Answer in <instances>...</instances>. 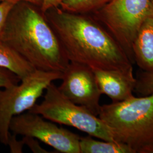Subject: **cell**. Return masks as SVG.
Instances as JSON below:
<instances>
[{
    "label": "cell",
    "instance_id": "cell-9",
    "mask_svg": "<svg viewBox=\"0 0 153 153\" xmlns=\"http://www.w3.org/2000/svg\"><path fill=\"white\" fill-rule=\"evenodd\" d=\"M102 94H105L112 102H120L133 96L136 78L133 71L93 69Z\"/></svg>",
    "mask_w": 153,
    "mask_h": 153
},
{
    "label": "cell",
    "instance_id": "cell-16",
    "mask_svg": "<svg viewBox=\"0 0 153 153\" xmlns=\"http://www.w3.org/2000/svg\"><path fill=\"white\" fill-rule=\"evenodd\" d=\"M16 4L9 2H0V40L8 16Z\"/></svg>",
    "mask_w": 153,
    "mask_h": 153
},
{
    "label": "cell",
    "instance_id": "cell-5",
    "mask_svg": "<svg viewBox=\"0 0 153 153\" xmlns=\"http://www.w3.org/2000/svg\"><path fill=\"white\" fill-rule=\"evenodd\" d=\"M62 76L60 71L36 69L20 85L0 90V142L7 145L11 119L31 109L49 85Z\"/></svg>",
    "mask_w": 153,
    "mask_h": 153
},
{
    "label": "cell",
    "instance_id": "cell-17",
    "mask_svg": "<svg viewBox=\"0 0 153 153\" xmlns=\"http://www.w3.org/2000/svg\"><path fill=\"white\" fill-rule=\"evenodd\" d=\"M16 134L10 133L7 145L9 146L11 153H22V149L25 145L23 140L18 141Z\"/></svg>",
    "mask_w": 153,
    "mask_h": 153
},
{
    "label": "cell",
    "instance_id": "cell-11",
    "mask_svg": "<svg viewBox=\"0 0 153 153\" xmlns=\"http://www.w3.org/2000/svg\"><path fill=\"white\" fill-rule=\"evenodd\" d=\"M0 68L7 69L18 76L21 81L36 69L10 45L0 40Z\"/></svg>",
    "mask_w": 153,
    "mask_h": 153
},
{
    "label": "cell",
    "instance_id": "cell-4",
    "mask_svg": "<svg viewBox=\"0 0 153 153\" xmlns=\"http://www.w3.org/2000/svg\"><path fill=\"white\" fill-rule=\"evenodd\" d=\"M45 91L42 102L36 103L28 112L41 115L53 123L74 127L91 137L116 141L113 131L104 121L86 107L66 98L53 82Z\"/></svg>",
    "mask_w": 153,
    "mask_h": 153
},
{
    "label": "cell",
    "instance_id": "cell-1",
    "mask_svg": "<svg viewBox=\"0 0 153 153\" xmlns=\"http://www.w3.org/2000/svg\"><path fill=\"white\" fill-rule=\"evenodd\" d=\"M46 12L70 62L92 69L133 71L132 62L114 36L93 19L56 7Z\"/></svg>",
    "mask_w": 153,
    "mask_h": 153
},
{
    "label": "cell",
    "instance_id": "cell-19",
    "mask_svg": "<svg viewBox=\"0 0 153 153\" xmlns=\"http://www.w3.org/2000/svg\"><path fill=\"white\" fill-rule=\"evenodd\" d=\"M61 0H44V4L41 9L43 12H46L49 9L58 7L60 5Z\"/></svg>",
    "mask_w": 153,
    "mask_h": 153
},
{
    "label": "cell",
    "instance_id": "cell-8",
    "mask_svg": "<svg viewBox=\"0 0 153 153\" xmlns=\"http://www.w3.org/2000/svg\"><path fill=\"white\" fill-rule=\"evenodd\" d=\"M62 83L58 89L66 98L82 105L98 116L102 93L93 70L89 66L70 62L62 72Z\"/></svg>",
    "mask_w": 153,
    "mask_h": 153
},
{
    "label": "cell",
    "instance_id": "cell-12",
    "mask_svg": "<svg viewBox=\"0 0 153 153\" xmlns=\"http://www.w3.org/2000/svg\"><path fill=\"white\" fill-rule=\"evenodd\" d=\"M80 153H134L129 146L116 141H102L91 136L80 137Z\"/></svg>",
    "mask_w": 153,
    "mask_h": 153
},
{
    "label": "cell",
    "instance_id": "cell-3",
    "mask_svg": "<svg viewBox=\"0 0 153 153\" xmlns=\"http://www.w3.org/2000/svg\"><path fill=\"white\" fill-rule=\"evenodd\" d=\"M98 116L117 142L127 145L134 153H153V94L102 105Z\"/></svg>",
    "mask_w": 153,
    "mask_h": 153
},
{
    "label": "cell",
    "instance_id": "cell-7",
    "mask_svg": "<svg viewBox=\"0 0 153 153\" xmlns=\"http://www.w3.org/2000/svg\"><path fill=\"white\" fill-rule=\"evenodd\" d=\"M9 130L16 135L36 138L60 153H80L79 136L35 113L28 112L14 116Z\"/></svg>",
    "mask_w": 153,
    "mask_h": 153
},
{
    "label": "cell",
    "instance_id": "cell-21",
    "mask_svg": "<svg viewBox=\"0 0 153 153\" xmlns=\"http://www.w3.org/2000/svg\"><path fill=\"white\" fill-rule=\"evenodd\" d=\"M151 1H152V2H153V0H151Z\"/></svg>",
    "mask_w": 153,
    "mask_h": 153
},
{
    "label": "cell",
    "instance_id": "cell-18",
    "mask_svg": "<svg viewBox=\"0 0 153 153\" xmlns=\"http://www.w3.org/2000/svg\"><path fill=\"white\" fill-rule=\"evenodd\" d=\"M22 140L24 141L25 145H27L28 147L33 153H48L40 146L39 143L37 140H35V138L33 137L23 136Z\"/></svg>",
    "mask_w": 153,
    "mask_h": 153
},
{
    "label": "cell",
    "instance_id": "cell-13",
    "mask_svg": "<svg viewBox=\"0 0 153 153\" xmlns=\"http://www.w3.org/2000/svg\"><path fill=\"white\" fill-rule=\"evenodd\" d=\"M111 0H61L60 5L65 11L80 13L101 8Z\"/></svg>",
    "mask_w": 153,
    "mask_h": 153
},
{
    "label": "cell",
    "instance_id": "cell-6",
    "mask_svg": "<svg viewBox=\"0 0 153 153\" xmlns=\"http://www.w3.org/2000/svg\"><path fill=\"white\" fill-rule=\"evenodd\" d=\"M100 18L132 61V44L143 22L153 15L151 0H111Z\"/></svg>",
    "mask_w": 153,
    "mask_h": 153
},
{
    "label": "cell",
    "instance_id": "cell-14",
    "mask_svg": "<svg viewBox=\"0 0 153 153\" xmlns=\"http://www.w3.org/2000/svg\"><path fill=\"white\" fill-rule=\"evenodd\" d=\"M134 91L143 96L153 94V71H143L140 74Z\"/></svg>",
    "mask_w": 153,
    "mask_h": 153
},
{
    "label": "cell",
    "instance_id": "cell-2",
    "mask_svg": "<svg viewBox=\"0 0 153 153\" xmlns=\"http://www.w3.org/2000/svg\"><path fill=\"white\" fill-rule=\"evenodd\" d=\"M33 6L25 2L14 5L1 40L36 69L62 73L70 61L49 23Z\"/></svg>",
    "mask_w": 153,
    "mask_h": 153
},
{
    "label": "cell",
    "instance_id": "cell-10",
    "mask_svg": "<svg viewBox=\"0 0 153 153\" xmlns=\"http://www.w3.org/2000/svg\"><path fill=\"white\" fill-rule=\"evenodd\" d=\"M131 50L133 60L142 71H153V15L142 23Z\"/></svg>",
    "mask_w": 153,
    "mask_h": 153
},
{
    "label": "cell",
    "instance_id": "cell-20",
    "mask_svg": "<svg viewBox=\"0 0 153 153\" xmlns=\"http://www.w3.org/2000/svg\"><path fill=\"white\" fill-rule=\"evenodd\" d=\"M0 2H9L16 4L18 2H25L31 4L33 5L40 6L42 7L44 4V0H0Z\"/></svg>",
    "mask_w": 153,
    "mask_h": 153
},
{
    "label": "cell",
    "instance_id": "cell-15",
    "mask_svg": "<svg viewBox=\"0 0 153 153\" xmlns=\"http://www.w3.org/2000/svg\"><path fill=\"white\" fill-rule=\"evenodd\" d=\"M20 78L10 71L0 68V88H9L18 84Z\"/></svg>",
    "mask_w": 153,
    "mask_h": 153
}]
</instances>
